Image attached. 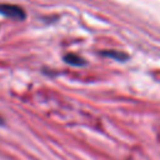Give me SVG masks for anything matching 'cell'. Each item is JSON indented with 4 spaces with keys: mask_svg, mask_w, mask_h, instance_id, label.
Listing matches in <instances>:
<instances>
[{
    "mask_svg": "<svg viewBox=\"0 0 160 160\" xmlns=\"http://www.w3.org/2000/svg\"><path fill=\"white\" fill-rule=\"evenodd\" d=\"M0 15L14 20H24L26 18L25 10L14 4H0Z\"/></svg>",
    "mask_w": 160,
    "mask_h": 160,
    "instance_id": "1",
    "label": "cell"
},
{
    "mask_svg": "<svg viewBox=\"0 0 160 160\" xmlns=\"http://www.w3.org/2000/svg\"><path fill=\"white\" fill-rule=\"evenodd\" d=\"M64 61L68 62V64H70V65H72V66H81V65H85V60H84L81 56L76 55V54H66V55L64 56Z\"/></svg>",
    "mask_w": 160,
    "mask_h": 160,
    "instance_id": "2",
    "label": "cell"
},
{
    "mask_svg": "<svg viewBox=\"0 0 160 160\" xmlns=\"http://www.w3.org/2000/svg\"><path fill=\"white\" fill-rule=\"evenodd\" d=\"M101 54L104 56H109V58H112L115 60H119V61H124L128 59V55L122 51H116V50H106V51H101Z\"/></svg>",
    "mask_w": 160,
    "mask_h": 160,
    "instance_id": "3",
    "label": "cell"
},
{
    "mask_svg": "<svg viewBox=\"0 0 160 160\" xmlns=\"http://www.w3.org/2000/svg\"><path fill=\"white\" fill-rule=\"evenodd\" d=\"M1 122H2V120H1V118H0V124H1Z\"/></svg>",
    "mask_w": 160,
    "mask_h": 160,
    "instance_id": "4",
    "label": "cell"
}]
</instances>
